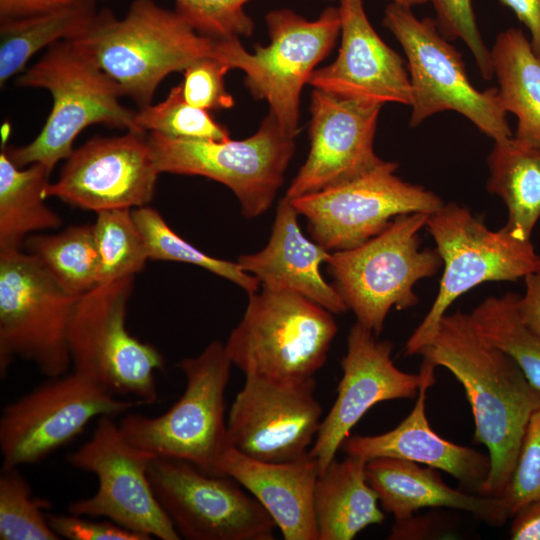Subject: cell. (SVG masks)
Masks as SVG:
<instances>
[{"mask_svg": "<svg viewBox=\"0 0 540 540\" xmlns=\"http://www.w3.org/2000/svg\"><path fill=\"white\" fill-rule=\"evenodd\" d=\"M420 355L449 370L464 388L474 417V442L484 445L490 458L480 494L498 497L514 472L530 417L540 407V390L461 311L443 316Z\"/></svg>", "mask_w": 540, "mask_h": 540, "instance_id": "1", "label": "cell"}, {"mask_svg": "<svg viewBox=\"0 0 540 540\" xmlns=\"http://www.w3.org/2000/svg\"><path fill=\"white\" fill-rule=\"evenodd\" d=\"M219 39L202 35L176 10L154 0H133L124 17L98 11L93 23L70 42L108 74L139 109L172 72L203 57H216Z\"/></svg>", "mask_w": 540, "mask_h": 540, "instance_id": "2", "label": "cell"}, {"mask_svg": "<svg viewBox=\"0 0 540 540\" xmlns=\"http://www.w3.org/2000/svg\"><path fill=\"white\" fill-rule=\"evenodd\" d=\"M16 84L46 89L53 101L51 112L33 141L20 147L2 144L19 168L38 163L51 172L72 153L74 140L90 125L142 131L135 123L137 111L119 100L123 96L120 86L70 41L48 47L40 60L17 78Z\"/></svg>", "mask_w": 540, "mask_h": 540, "instance_id": "3", "label": "cell"}, {"mask_svg": "<svg viewBox=\"0 0 540 540\" xmlns=\"http://www.w3.org/2000/svg\"><path fill=\"white\" fill-rule=\"evenodd\" d=\"M248 295L243 317L225 343L232 364L245 376L314 378L338 331L333 313L292 291L261 286Z\"/></svg>", "mask_w": 540, "mask_h": 540, "instance_id": "4", "label": "cell"}, {"mask_svg": "<svg viewBox=\"0 0 540 540\" xmlns=\"http://www.w3.org/2000/svg\"><path fill=\"white\" fill-rule=\"evenodd\" d=\"M428 213L399 215L359 246L331 252L328 271L334 287L357 323L378 336L390 310L418 304L415 284L442 267L436 249H421L419 232Z\"/></svg>", "mask_w": 540, "mask_h": 540, "instance_id": "5", "label": "cell"}, {"mask_svg": "<svg viewBox=\"0 0 540 540\" xmlns=\"http://www.w3.org/2000/svg\"><path fill=\"white\" fill-rule=\"evenodd\" d=\"M232 362L225 344L213 341L178 367L186 380L180 398L163 414L132 413L118 425L134 446L156 457L187 461L205 473L218 474V465L231 443L225 419V391Z\"/></svg>", "mask_w": 540, "mask_h": 540, "instance_id": "6", "label": "cell"}, {"mask_svg": "<svg viewBox=\"0 0 540 540\" xmlns=\"http://www.w3.org/2000/svg\"><path fill=\"white\" fill-rule=\"evenodd\" d=\"M427 231L442 260L439 290L429 311L405 345L406 355H420L432 342L443 316L460 296L485 282L516 281L540 272V256L530 240L505 227L489 229L466 206L443 204L429 215Z\"/></svg>", "mask_w": 540, "mask_h": 540, "instance_id": "7", "label": "cell"}, {"mask_svg": "<svg viewBox=\"0 0 540 540\" xmlns=\"http://www.w3.org/2000/svg\"><path fill=\"white\" fill-rule=\"evenodd\" d=\"M269 43L247 51L239 38L219 39L216 57L245 74V86L289 134L299 131L300 96L316 66L333 49L341 31L339 8L327 7L315 20L287 8L265 16Z\"/></svg>", "mask_w": 540, "mask_h": 540, "instance_id": "8", "label": "cell"}, {"mask_svg": "<svg viewBox=\"0 0 540 540\" xmlns=\"http://www.w3.org/2000/svg\"><path fill=\"white\" fill-rule=\"evenodd\" d=\"M80 296L22 250L0 251V371L20 358L49 378L72 365L69 329Z\"/></svg>", "mask_w": 540, "mask_h": 540, "instance_id": "9", "label": "cell"}, {"mask_svg": "<svg viewBox=\"0 0 540 540\" xmlns=\"http://www.w3.org/2000/svg\"><path fill=\"white\" fill-rule=\"evenodd\" d=\"M295 138L270 112L258 130L242 140L175 139L148 132L159 173L203 176L224 184L250 219L273 204L294 155Z\"/></svg>", "mask_w": 540, "mask_h": 540, "instance_id": "10", "label": "cell"}, {"mask_svg": "<svg viewBox=\"0 0 540 540\" xmlns=\"http://www.w3.org/2000/svg\"><path fill=\"white\" fill-rule=\"evenodd\" d=\"M382 25L398 40L407 58L412 86L410 126L452 110L470 120L493 141L513 136L498 88L477 90L457 49L439 32L436 21L418 18L412 7L390 3Z\"/></svg>", "mask_w": 540, "mask_h": 540, "instance_id": "11", "label": "cell"}, {"mask_svg": "<svg viewBox=\"0 0 540 540\" xmlns=\"http://www.w3.org/2000/svg\"><path fill=\"white\" fill-rule=\"evenodd\" d=\"M134 277L104 282L81 295L69 329L74 371L115 395L131 396L141 404L158 400L155 373L164 357L126 327L127 305Z\"/></svg>", "mask_w": 540, "mask_h": 540, "instance_id": "12", "label": "cell"}, {"mask_svg": "<svg viewBox=\"0 0 540 540\" xmlns=\"http://www.w3.org/2000/svg\"><path fill=\"white\" fill-rule=\"evenodd\" d=\"M141 404L120 400L107 388L73 371L6 405L0 418L2 469L44 460L77 437L93 418H115Z\"/></svg>", "mask_w": 540, "mask_h": 540, "instance_id": "13", "label": "cell"}, {"mask_svg": "<svg viewBox=\"0 0 540 540\" xmlns=\"http://www.w3.org/2000/svg\"><path fill=\"white\" fill-rule=\"evenodd\" d=\"M154 457L132 445L113 417H99L91 438L67 455L72 467L97 477V491L91 497L71 502L69 513L108 519L148 540L181 539L158 502L148 476Z\"/></svg>", "mask_w": 540, "mask_h": 540, "instance_id": "14", "label": "cell"}, {"mask_svg": "<svg viewBox=\"0 0 540 540\" xmlns=\"http://www.w3.org/2000/svg\"><path fill=\"white\" fill-rule=\"evenodd\" d=\"M398 164L384 161L349 181L290 199L307 220L312 239L341 251L378 235L399 215L432 214L444 204L426 188L395 175Z\"/></svg>", "mask_w": 540, "mask_h": 540, "instance_id": "15", "label": "cell"}, {"mask_svg": "<svg viewBox=\"0 0 540 540\" xmlns=\"http://www.w3.org/2000/svg\"><path fill=\"white\" fill-rule=\"evenodd\" d=\"M148 476L181 539L273 540L275 522L237 481L175 458L154 457Z\"/></svg>", "mask_w": 540, "mask_h": 540, "instance_id": "16", "label": "cell"}, {"mask_svg": "<svg viewBox=\"0 0 540 540\" xmlns=\"http://www.w3.org/2000/svg\"><path fill=\"white\" fill-rule=\"evenodd\" d=\"M316 381H282L246 375L228 413L231 445L265 462L285 463L309 455L322 422Z\"/></svg>", "mask_w": 540, "mask_h": 540, "instance_id": "17", "label": "cell"}, {"mask_svg": "<svg viewBox=\"0 0 540 540\" xmlns=\"http://www.w3.org/2000/svg\"><path fill=\"white\" fill-rule=\"evenodd\" d=\"M159 174L147 132L96 136L73 149L46 196L96 213L135 209L152 201Z\"/></svg>", "mask_w": 540, "mask_h": 540, "instance_id": "18", "label": "cell"}, {"mask_svg": "<svg viewBox=\"0 0 540 540\" xmlns=\"http://www.w3.org/2000/svg\"><path fill=\"white\" fill-rule=\"evenodd\" d=\"M382 105L314 89L309 123L310 150L291 181L290 199L354 179L383 162L374 151Z\"/></svg>", "mask_w": 540, "mask_h": 540, "instance_id": "19", "label": "cell"}, {"mask_svg": "<svg viewBox=\"0 0 540 540\" xmlns=\"http://www.w3.org/2000/svg\"><path fill=\"white\" fill-rule=\"evenodd\" d=\"M393 344L359 323L348 334L347 351L341 360L342 377L337 397L322 419L309 451L323 471L335 458L352 428L374 405L384 401L417 397L424 374L400 370L392 359Z\"/></svg>", "mask_w": 540, "mask_h": 540, "instance_id": "20", "label": "cell"}, {"mask_svg": "<svg viewBox=\"0 0 540 540\" xmlns=\"http://www.w3.org/2000/svg\"><path fill=\"white\" fill-rule=\"evenodd\" d=\"M341 45L336 59L308 84L344 98L411 106L412 86L402 57L372 27L363 0H340Z\"/></svg>", "mask_w": 540, "mask_h": 540, "instance_id": "21", "label": "cell"}, {"mask_svg": "<svg viewBox=\"0 0 540 540\" xmlns=\"http://www.w3.org/2000/svg\"><path fill=\"white\" fill-rule=\"evenodd\" d=\"M436 366L423 358L424 374L416 403L394 429L378 435L348 436L341 448L347 455L366 461L390 457L409 460L446 472L467 490L480 494L490 472V458L478 450L455 444L438 435L426 415V394L435 383Z\"/></svg>", "mask_w": 540, "mask_h": 540, "instance_id": "22", "label": "cell"}, {"mask_svg": "<svg viewBox=\"0 0 540 540\" xmlns=\"http://www.w3.org/2000/svg\"><path fill=\"white\" fill-rule=\"evenodd\" d=\"M299 213L286 195L277 205L271 235L266 246L238 257L237 263L256 277L262 287L287 290L314 301L333 314L348 310L335 289L323 278L320 266L331 252L300 229Z\"/></svg>", "mask_w": 540, "mask_h": 540, "instance_id": "23", "label": "cell"}, {"mask_svg": "<svg viewBox=\"0 0 540 540\" xmlns=\"http://www.w3.org/2000/svg\"><path fill=\"white\" fill-rule=\"evenodd\" d=\"M218 474L233 478L256 498L285 540H318L313 503L319 466L310 455L272 463L231 446L219 462Z\"/></svg>", "mask_w": 540, "mask_h": 540, "instance_id": "24", "label": "cell"}, {"mask_svg": "<svg viewBox=\"0 0 540 540\" xmlns=\"http://www.w3.org/2000/svg\"><path fill=\"white\" fill-rule=\"evenodd\" d=\"M366 477L381 508L392 514L395 521L409 518L423 508L460 510L495 527L510 518L498 497L454 489L443 481L437 469L409 460L370 459L366 463Z\"/></svg>", "mask_w": 540, "mask_h": 540, "instance_id": "25", "label": "cell"}, {"mask_svg": "<svg viewBox=\"0 0 540 540\" xmlns=\"http://www.w3.org/2000/svg\"><path fill=\"white\" fill-rule=\"evenodd\" d=\"M366 463L347 455L319 472L313 503L318 540H352L384 521L378 495L367 481Z\"/></svg>", "mask_w": 540, "mask_h": 540, "instance_id": "26", "label": "cell"}, {"mask_svg": "<svg viewBox=\"0 0 540 540\" xmlns=\"http://www.w3.org/2000/svg\"><path fill=\"white\" fill-rule=\"evenodd\" d=\"M490 51L501 105L517 118L514 138L540 149V60L514 27L499 33Z\"/></svg>", "mask_w": 540, "mask_h": 540, "instance_id": "27", "label": "cell"}, {"mask_svg": "<svg viewBox=\"0 0 540 540\" xmlns=\"http://www.w3.org/2000/svg\"><path fill=\"white\" fill-rule=\"evenodd\" d=\"M487 163V190L507 207L504 227L516 238L530 240L540 218V149L511 136L494 141Z\"/></svg>", "mask_w": 540, "mask_h": 540, "instance_id": "28", "label": "cell"}, {"mask_svg": "<svg viewBox=\"0 0 540 540\" xmlns=\"http://www.w3.org/2000/svg\"><path fill=\"white\" fill-rule=\"evenodd\" d=\"M50 173L38 163L17 167L1 147L0 251L22 250L30 235L62 225L45 203Z\"/></svg>", "mask_w": 540, "mask_h": 540, "instance_id": "29", "label": "cell"}, {"mask_svg": "<svg viewBox=\"0 0 540 540\" xmlns=\"http://www.w3.org/2000/svg\"><path fill=\"white\" fill-rule=\"evenodd\" d=\"M96 3L71 5L31 16L0 20V84L22 71L44 47L70 41L93 23Z\"/></svg>", "mask_w": 540, "mask_h": 540, "instance_id": "30", "label": "cell"}, {"mask_svg": "<svg viewBox=\"0 0 540 540\" xmlns=\"http://www.w3.org/2000/svg\"><path fill=\"white\" fill-rule=\"evenodd\" d=\"M23 248L72 294L81 296L101 284L92 225H74L56 234H33Z\"/></svg>", "mask_w": 540, "mask_h": 540, "instance_id": "31", "label": "cell"}, {"mask_svg": "<svg viewBox=\"0 0 540 540\" xmlns=\"http://www.w3.org/2000/svg\"><path fill=\"white\" fill-rule=\"evenodd\" d=\"M517 297L514 293L488 297L470 315L480 333L512 357L528 381L540 390V335L521 321Z\"/></svg>", "mask_w": 540, "mask_h": 540, "instance_id": "32", "label": "cell"}, {"mask_svg": "<svg viewBox=\"0 0 540 540\" xmlns=\"http://www.w3.org/2000/svg\"><path fill=\"white\" fill-rule=\"evenodd\" d=\"M134 220L144 238L149 260L181 262L199 266L241 287L248 294L261 285L237 262L212 257L176 234L161 214L147 206L132 209Z\"/></svg>", "mask_w": 540, "mask_h": 540, "instance_id": "33", "label": "cell"}, {"mask_svg": "<svg viewBox=\"0 0 540 540\" xmlns=\"http://www.w3.org/2000/svg\"><path fill=\"white\" fill-rule=\"evenodd\" d=\"M92 227L100 257L101 283L134 277L144 269L148 252L132 209L99 211Z\"/></svg>", "mask_w": 540, "mask_h": 540, "instance_id": "34", "label": "cell"}, {"mask_svg": "<svg viewBox=\"0 0 540 540\" xmlns=\"http://www.w3.org/2000/svg\"><path fill=\"white\" fill-rule=\"evenodd\" d=\"M135 123L145 132H155L175 139L225 141L228 129L216 122L209 111L190 105L181 85L170 89L165 100L147 105L136 112Z\"/></svg>", "mask_w": 540, "mask_h": 540, "instance_id": "35", "label": "cell"}, {"mask_svg": "<svg viewBox=\"0 0 540 540\" xmlns=\"http://www.w3.org/2000/svg\"><path fill=\"white\" fill-rule=\"evenodd\" d=\"M50 506L45 499L32 497L31 488L18 468L1 469V540H59L44 512Z\"/></svg>", "mask_w": 540, "mask_h": 540, "instance_id": "36", "label": "cell"}, {"mask_svg": "<svg viewBox=\"0 0 540 540\" xmlns=\"http://www.w3.org/2000/svg\"><path fill=\"white\" fill-rule=\"evenodd\" d=\"M174 1L175 10L202 35L233 39L250 37L254 31V21L245 11L250 0Z\"/></svg>", "mask_w": 540, "mask_h": 540, "instance_id": "37", "label": "cell"}, {"mask_svg": "<svg viewBox=\"0 0 540 540\" xmlns=\"http://www.w3.org/2000/svg\"><path fill=\"white\" fill-rule=\"evenodd\" d=\"M498 498L509 517L540 499V407L530 417L516 467Z\"/></svg>", "mask_w": 540, "mask_h": 540, "instance_id": "38", "label": "cell"}, {"mask_svg": "<svg viewBox=\"0 0 540 540\" xmlns=\"http://www.w3.org/2000/svg\"><path fill=\"white\" fill-rule=\"evenodd\" d=\"M436 13L439 32L447 40L461 39L471 51L481 76L490 80L494 76L491 51L486 47L479 31L472 0H428Z\"/></svg>", "mask_w": 540, "mask_h": 540, "instance_id": "39", "label": "cell"}, {"mask_svg": "<svg viewBox=\"0 0 540 540\" xmlns=\"http://www.w3.org/2000/svg\"><path fill=\"white\" fill-rule=\"evenodd\" d=\"M229 70L225 62L212 56L196 60L183 71L180 85L184 99L190 105L207 111L232 108L234 98L224 81Z\"/></svg>", "mask_w": 540, "mask_h": 540, "instance_id": "40", "label": "cell"}, {"mask_svg": "<svg viewBox=\"0 0 540 540\" xmlns=\"http://www.w3.org/2000/svg\"><path fill=\"white\" fill-rule=\"evenodd\" d=\"M52 530L59 536L69 540H148L144 536L129 531L118 524L105 519L97 521L86 516L56 515L47 513Z\"/></svg>", "mask_w": 540, "mask_h": 540, "instance_id": "41", "label": "cell"}, {"mask_svg": "<svg viewBox=\"0 0 540 540\" xmlns=\"http://www.w3.org/2000/svg\"><path fill=\"white\" fill-rule=\"evenodd\" d=\"M100 0H0V20L21 18Z\"/></svg>", "mask_w": 540, "mask_h": 540, "instance_id": "42", "label": "cell"}, {"mask_svg": "<svg viewBox=\"0 0 540 540\" xmlns=\"http://www.w3.org/2000/svg\"><path fill=\"white\" fill-rule=\"evenodd\" d=\"M524 280L525 293L517 297V312L521 321L540 335V272L531 273Z\"/></svg>", "mask_w": 540, "mask_h": 540, "instance_id": "43", "label": "cell"}, {"mask_svg": "<svg viewBox=\"0 0 540 540\" xmlns=\"http://www.w3.org/2000/svg\"><path fill=\"white\" fill-rule=\"evenodd\" d=\"M512 518L511 539L540 540V499L522 506Z\"/></svg>", "mask_w": 540, "mask_h": 540, "instance_id": "44", "label": "cell"}, {"mask_svg": "<svg viewBox=\"0 0 540 540\" xmlns=\"http://www.w3.org/2000/svg\"><path fill=\"white\" fill-rule=\"evenodd\" d=\"M510 8L519 21L529 29L530 44L534 54L540 60V0H498Z\"/></svg>", "mask_w": 540, "mask_h": 540, "instance_id": "45", "label": "cell"}, {"mask_svg": "<svg viewBox=\"0 0 540 540\" xmlns=\"http://www.w3.org/2000/svg\"><path fill=\"white\" fill-rule=\"evenodd\" d=\"M392 3L413 7L416 5H422L428 2V0H390Z\"/></svg>", "mask_w": 540, "mask_h": 540, "instance_id": "46", "label": "cell"}]
</instances>
